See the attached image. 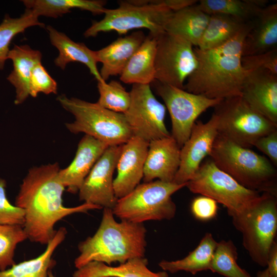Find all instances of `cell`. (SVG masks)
<instances>
[{
  "mask_svg": "<svg viewBox=\"0 0 277 277\" xmlns=\"http://www.w3.org/2000/svg\"><path fill=\"white\" fill-rule=\"evenodd\" d=\"M58 163L30 169L22 181L15 205L24 212L23 228L31 242L47 245L54 237L55 224L71 214L101 209L90 203L67 207L63 204L65 187L60 180Z\"/></svg>",
  "mask_w": 277,
  "mask_h": 277,
  "instance_id": "cell-1",
  "label": "cell"
},
{
  "mask_svg": "<svg viewBox=\"0 0 277 277\" xmlns=\"http://www.w3.org/2000/svg\"><path fill=\"white\" fill-rule=\"evenodd\" d=\"M252 21L246 23L232 38L210 49L194 47L197 65L187 78L183 89L211 99L241 95L246 70L242 64L244 39Z\"/></svg>",
  "mask_w": 277,
  "mask_h": 277,
  "instance_id": "cell-2",
  "label": "cell"
},
{
  "mask_svg": "<svg viewBox=\"0 0 277 277\" xmlns=\"http://www.w3.org/2000/svg\"><path fill=\"white\" fill-rule=\"evenodd\" d=\"M114 216L112 209L103 208L95 233L78 245L80 254L74 262L76 269L92 261L111 265L145 257L147 230L143 223L117 222Z\"/></svg>",
  "mask_w": 277,
  "mask_h": 277,
  "instance_id": "cell-3",
  "label": "cell"
},
{
  "mask_svg": "<svg viewBox=\"0 0 277 277\" xmlns=\"http://www.w3.org/2000/svg\"><path fill=\"white\" fill-rule=\"evenodd\" d=\"M209 157L243 187L277 195V171L269 160L217 134Z\"/></svg>",
  "mask_w": 277,
  "mask_h": 277,
  "instance_id": "cell-4",
  "label": "cell"
},
{
  "mask_svg": "<svg viewBox=\"0 0 277 277\" xmlns=\"http://www.w3.org/2000/svg\"><path fill=\"white\" fill-rule=\"evenodd\" d=\"M119 6L106 9L100 21L93 22L84 32L86 37H95L101 32L115 31L124 35L134 29L145 28L158 36L165 32V26L174 12L164 0L119 1Z\"/></svg>",
  "mask_w": 277,
  "mask_h": 277,
  "instance_id": "cell-5",
  "label": "cell"
},
{
  "mask_svg": "<svg viewBox=\"0 0 277 277\" xmlns=\"http://www.w3.org/2000/svg\"><path fill=\"white\" fill-rule=\"evenodd\" d=\"M57 101L74 117L73 122L66 124L71 133H84L109 146L123 145L133 136L123 113L65 94L58 96Z\"/></svg>",
  "mask_w": 277,
  "mask_h": 277,
  "instance_id": "cell-6",
  "label": "cell"
},
{
  "mask_svg": "<svg viewBox=\"0 0 277 277\" xmlns=\"http://www.w3.org/2000/svg\"><path fill=\"white\" fill-rule=\"evenodd\" d=\"M186 184L159 180L140 184L129 193L117 200L112 209L113 213L121 221L135 223L171 220L176 211L171 196Z\"/></svg>",
  "mask_w": 277,
  "mask_h": 277,
  "instance_id": "cell-7",
  "label": "cell"
},
{
  "mask_svg": "<svg viewBox=\"0 0 277 277\" xmlns=\"http://www.w3.org/2000/svg\"><path fill=\"white\" fill-rule=\"evenodd\" d=\"M231 217L233 226L242 233L243 245L252 260L266 267L277 232L276 195L262 193L252 206Z\"/></svg>",
  "mask_w": 277,
  "mask_h": 277,
  "instance_id": "cell-8",
  "label": "cell"
},
{
  "mask_svg": "<svg viewBox=\"0 0 277 277\" xmlns=\"http://www.w3.org/2000/svg\"><path fill=\"white\" fill-rule=\"evenodd\" d=\"M214 108L218 134L242 147L250 148L258 138L277 130L241 96L223 99Z\"/></svg>",
  "mask_w": 277,
  "mask_h": 277,
  "instance_id": "cell-9",
  "label": "cell"
},
{
  "mask_svg": "<svg viewBox=\"0 0 277 277\" xmlns=\"http://www.w3.org/2000/svg\"><path fill=\"white\" fill-rule=\"evenodd\" d=\"M186 187L193 193L210 197L222 204L231 217L247 210L261 195L242 186L219 169L210 157L203 161Z\"/></svg>",
  "mask_w": 277,
  "mask_h": 277,
  "instance_id": "cell-10",
  "label": "cell"
},
{
  "mask_svg": "<svg viewBox=\"0 0 277 277\" xmlns=\"http://www.w3.org/2000/svg\"><path fill=\"white\" fill-rule=\"evenodd\" d=\"M152 84L169 113L171 121L170 134L180 148L188 139L197 117L222 100L209 98L155 80Z\"/></svg>",
  "mask_w": 277,
  "mask_h": 277,
  "instance_id": "cell-11",
  "label": "cell"
},
{
  "mask_svg": "<svg viewBox=\"0 0 277 277\" xmlns=\"http://www.w3.org/2000/svg\"><path fill=\"white\" fill-rule=\"evenodd\" d=\"M197 62L191 43L164 32L158 35L155 58V80L183 89Z\"/></svg>",
  "mask_w": 277,
  "mask_h": 277,
  "instance_id": "cell-12",
  "label": "cell"
},
{
  "mask_svg": "<svg viewBox=\"0 0 277 277\" xmlns=\"http://www.w3.org/2000/svg\"><path fill=\"white\" fill-rule=\"evenodd\" d=\"M129 107L124 113L133 136L147 141L170 136L165 123L166 108L154 95L150 85L133 84Z\"/></svg>",
  "mask_w": 277,
  "mask_h": 277,
  "instance_id": "cell-13",
  "label": "cell"
},
{
  "mask_svg": "<svg viewBox=\"0 0 277 277\" xmlns=\"http://www.w3.org/2000/svg\"><path fill=\"white\" fill-rule=\"evenodd\" d=\"M122 145L108 146L85 178L79 191V199L84 203L112 209L115 196L113 178Z\"/></svg>",
  "mask_w": 277,
  "mask_h": 277,
  "instance_id": "cell-14",
  "label": "cell"
},
{
  "mask_svg": "<svg viewBox=\"0 0 277 277\" xmlns=\"http://www.w3.org/2000/svg\"><path fill=\"white\" fill-rule=\"evenodd\" d=\"M217 134V119L213 113L206 123L195 122L188 139L181 148L180 164L173 183L186 184L192 178L209 156Z\"/></svg>",
  "mask_w": 277,
  "mask_h": 277,
  "instance_id": "cell-15",
  "label": "cell"
},
{
  "mask_svg": "<svg viewBox=\"0 0 277 277\" xmlns=\"http://www.w3.org/2000/svg\"><path fill=\"white\" fill-rule=\"evenodd\" d=\"M149 142L132 136L122 145L113 181L115 196L118 199L131 192L143 180Z\"/></svg>",
  "mask_w": 277,
  "mask_h": 277,
  "instance_id": "cell-16",
  "label": "cell"
},
{
  "mask_svg": "<svg viewBox=\"0 0 277 277\" xmlns=\"http://www.w3.org/2000/svg\"><path fill=\"white\" fill-rule=\"evenodd\" d=\"M241 96L250 106L277 125L276 74L264 69L246 70Z\"/></svg>",
  "mask_w": 277,
  "mask_h": 277,
  "instance_id": "cell-17",
  "label": "cell"
},
{
  "mask_svg": "<svg viewBox=\"0 0 277 277\" xmlns=\"http://www.w3.org/2000/svg\"><path fill=\"white\" fill-rule=\"evenodd\" d=\"M181 148L170 136L149 142L143 180L173 182L180 164Z\"/></svg>",
  "mask_w": 277,
  "mask_h": 277,
  "instance_id": "cell-18",
  "label": "cell"
},
{
  "mask_svg": "<svg viewBox=\"0 0 277 277\" xmlns=\"http://www.w3.org/2000/svg\"><path fill=\"white\" fill-rule=\"evenodd\" d=\"M109 146L95 138L85 134L78 143L75 156L66 168L60 169V181L71 193L78 192L85 178Z\"/></svg>",
  "mask_w": 277,
  "mask_h": 277,
  "instance_id": "cell-19",
  "label": "cell"
},
{
  "mask_svg": "<svg viewBox=\"0 0 277 277\" xmlns=\"http://www.w3.org/2000/svg\"><path fill=\"white\" fill-rule=\"evenodd\" d=\"M145 37L142 31H134L95 51L97 63L102 64L100 74L104 81L106 82L111 76L121 75Z\"/></svg>",
  "mask_w": 277,
  "mask_h": 277,
  "instance_id": "cell-20",
  "label": "cell"
},
{
  "mask_svg": "<svg viewBox=\"0 0 277 277\" xmlns=\"http://www.w3.org/2000/svg\"><path fill=\"white\" fill-rule=\"evenodd\" d=\"M277 4L266 5L252 20L243 46V56L263 53L277 48Z\"/></svg>",
  "mask_w": 277,
  "mask_h": 277,
  "instance_id": "cell-21",
  "label": "cell"
},
{
  "mask_svg": "<svg viewBox=\"0 0 277 277\" xmlns=\"http://www.w3.org/2000/svg\"><path fill=\"white\" fill-rule=\"evenodd\" d=\"M46 28L51 44L59 52L54 60L56 66L64 70L70 62H80L86 65L97 82L104 81L97 69L95 51L91 50L83 43L74 42L65 33L51 26H48Z\"/></svg>",
  "mask_w": 277,
  "mask_h": 277,
  "instance_id": "cell-22",
  "label": "cell"
},
{
  "mask_svg": "<svg viewBox=\"0 0 277 277\" xmlns=\"http://www.w3.org/2000/svg\"><path fill=\"white\" fill-rule=\"evenodd\" d=\"M42 55L28 45H14L10 50L8 58L12 60L13 70L7 77L15 87V105L22 104L30 96V82L34 67L41 62Z\"/></svg>",
  "mask_w": 277,
  "mask_h": 277,
  "instance_id": "cell-23",
  "label": "cell"
},
{
  "mask_svg": "<svg viewBox=\"0 0 277 277\" xmlns=\"http://www.w3.org/2000/svg\"><path fill=\"white\" fill-rule=\"evenodd\" d=\"M157 36L150 33L146 36L120 75L122 82L132 85H150L155 81Z\"/></svg>",
  "mask_w": 277,
  "mask_h": 277,
  "instance_id": "cell-24",
  "label": "cell"
},
{
  "mask_svg": "<svg viewBox=\"0 0 277 277\" xmlns=\"http://www.w3.org/2000/svg\"><path fill=\"white\" fill-rule=\"evenodd\" d=\"M145 257L134 258L117 266L92 261L77 268L72 277H169L165 271H151Z\"/></svg>",
  "mask_w": 277,
  "mask_h": 277,
  "instance_id": "cell-25",
  "label": "cell"
},
{
  "mask_svg": "<svg viewBox=\"0 0 277 277\" xmlns=\"http://www.w3.org/2000/svg\"><path fill=\"white\" fill-rule=\"evenodd\" d=\"M209 18L210 15L196 3L174 12L167 22L165 31L182 37L197 47Z\"/></svg>",
  "mask_w": 277,
  "mask_h": 277,
  "instance_id": "cell-26",
  "label": "cell"
},
{
  "mask_svg": "<svg viewBox=\"0 0 277 277\" xmlns=\"http://www.w3.org/2000/svg\"><path fill=\"white\" fill-rule=\"evenodd\" d=\"M67 234L66 228L60 227L41 255L0 270V277H48L55 264L52 258L53 253L64 241Z\"/></svg>",
  "mask_w": 277,
  "mask_h": 277,
  "instance_id": "cell-27",
  "label": "cell"
},
{
  "mask_svg": "<svg viewBox=\"0 0 277 277\" xmlns=\"http://www.w3.org/2000/svg\"><path fill=\"white\" fill-rule=\"evenodd\" d=\"M217 243L211 233H206L197 246L186 256L176 261L162 260L159 266L163 271L171 273L184 271L194 275L209 270Z\"/></svg>",
  "mask_w": 277,
  "mask_h": 277,
  "instance_id": "cell-28",
  "label": "cell"
},
{
  "mask_svg": "<svg viewBox=\"0 0 277 277\" xmlns=\"http://www.w3.org/2000/svg\"><path fill=\"white\" fill-rule=\"evenodd\" d=\"M26 9L33 10L38 16L57 18L72 9L90 12L94 15L104 14L107 8L104 1L98 0H24Z\"/></svg>",
  "mask_w": 277,
  "mask_h": 277,
  "instance_id": "cell-29",
  "label": "cell"
},
{
  "mask_svg": "<svg viewBox=\"0 0 277 277\" xmlns=\"http://www.w3.org/2000/svg\"><path fill=\"white\" fill-rule=\"evenodd\" d=\"M197 5L209 15L221 14L243 22L252 21L267 5L265 0H201Z\"/></svg>",
  "mask_w": 277,
  "mask_h": 277,
  "instance_id": "cell-30",
  "label": "cell"
},
{
  "mask_svg": "<svg viewBox=\"0 0 277 277\" xmlns=\"http://www.w3.org/2000/svg\"><path fill=\"white\" fill-rule=\"evenodd\" d=\"M246 23L226 15H210L208 25L196 47L207 50L219 47L236 35Z\"/></svg>",
  "mask_w": 277,
  "mask_h": 277,
  "instance_id": "cell-31",
  "label": "cell"
},
{
  "mask_svg": "<svg viewBox=\"0 0 277 277\" xmlns=\"http://www.w3.org/2000/svg\"><path fill=\"white\" fill-rule=\"evenodd\" d=\"M38 16L32 10L26 9L19 17L12 18L8 14L5 16L0 24V69H3L8 60L9 46L13 38L26 29L34 26L44 27L38 21Z\"/></svg>",
  "mask_w": 277,
  "mask_h": 277,
  "instance_id": "cell-32",
  "label": "cell"
},
{
  "mask_svg": "<svg viewBox=\"0 0 277 277\" xmlns=\"http://www.w3.org/2000/svg\"><path fill=\"white\" fill-rule=\"evenodd\" d=\"M238 253L231 240L217 242L210 270L225 277H252L237 263Z\"/></svg>",
  "mask_w": 277,
  "mask_h": 277,
  "instance_id": "cell-33",
  "label": "cell"
},
{
  "mask_svg": "<svg viewBox=\"0 0 277 277\" xmlns=\"http://www.w3.org/2000/svg\"><path fill=\"white\" fill-rule=\"evenodd\" d=\"M97 87L100 94L97 104L115 112L124 114L127 111L130 104V93L120 82H97Z\"/></svg>",
  "mask_w": 277,
  "mask_h": 277,
  "instance_id": "cell-34",
  "label": "cell"
},
{
  "mask_svg": "<svg viewBox=\"0 0 277 277\" xmlns=\"http://www.w3.org/2000/svg\"><path fill=\"white\" fill-rule=\"evenodd\" d=\"M26 239L27 235L22 226L0 225V270L15 264L16 246Z\"/></svg>",
  "mask_w": 277,
  "mask_h": 277,
  "instance_id": "cell-35",
  "label": "cell"
},
{
  "mask_svg": "<svg viewBox=\"0 0 277 277\" xmlns=\"http://www.w3.org/2000/svg\"><path fill=\"white\" fill-rule=\"evenodd\" d=\"M57 83L42 65L37 63L33 68L30 82V95L35 97L39 93H57Z\"/></svg>",
  "mask_w": 277,
  "mask_h": 277,
  "instance_id": "cell-36",
  "label": "cell"
},
{
  "mask_svg": "<svg viewBox=\"0 0 277 277\" xmlns=\"http://www.w3.org/2000/svg\"><path fill=\"white\" fill-rule=\"evenodd\" d=\"M6 182L0 179V225H20L24 223V212L11 204L6 193Z\"/></svg>",
  "mask_w": 277,
  "mask_h": 277,
  "instance_id": "cell-37",
  "label": "cell"
},
{
  "mask_svg": "<svg viewBox=\"0 0 277 277\" xmlns=\"http://www.w3.org/2000/svg\"><path fill=\"white\" fill-rule=\"evenodd\" d=\"M242 64L246 70L264 69L277 75V48L263 53L242 56Z\"/></svg>",
  "mask_w": 277,
  "mask_h": 277,
  "instance_id": "cell-38",
  "label": "cell"
},
{
  "mask_svg": "<svg viewBox=\"0 0 277 277\" xmlns=\"http://www.w3.org/2000/svg\"><path fill=\"white\" fill-rule=\"evenodd\" d=\"M217 203L212 199L200 195L191 202L190 210L197 220L207 222L216 217L218 211Z\"/></svg>",
  "mask_w": 277,
  "mask_h": 277,
  "instance_id": "cell-39",
  "label": "cell"
},
{
  "mask_svg": "<svg viewBox=\"0 0 277 277\" xmlns=\"http://www.w3.org/2000/svg\"><path fill=\"white\" fill-rule=\"evenodd\" d=\"M253 146L265 154L277 166V130L258 138Z\"/></svg>",
  "mask_w": 277,
  "mask_h": 277,
  "instance_id": "cell-40",
  "label": "cell"
},
{
  "mask_svg": "<svg viewBox=\"0 0 277 277\" xmlns=\"http://www.w3.org/2000/svg\"><path fill=\"white\" fill-rule=\"evenodd\" d=\"M267 271L270 277H277V244L275 241L270 250L267 262Z\"/></svg>",
  "mask_w": 277,
  "mask_h": 277,
  "instance_id": "cell-41",
  "label": "cell"
},
{
  "mask_svg": "<svg viewBox=\"0 0 277 277\" xmlns=\"http://www.w3.org/2000/svg\"><path fill=\"white\" fill-rule=\"evenodd\" d=\"M256 277H270L266 269L264 270L260 271L257 273Z\"/></svg>",
  "mask_w": 277,
  "mask_h": 277,
  "instance_id": "cell-42",
  "label": "cell"
},
{
  "mask_svg": "<svg viewBox=\"0 0 277 277\" xmlns=\"http://www.w3.org/2000/svg\"><path fill=\"white\" fill-rule=\"evenodd\" d=\"M48 277H56L54 274L53 273L51 270H50L48 274Z\"/></svg>",
  "mask_w": 277,
  "mask_h": 277,
  "instance_id": "cell-43",
  "label": "cell"
}]
</instances>
